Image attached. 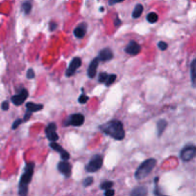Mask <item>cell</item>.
I'll list each match as a JSON object with an SVG mask.
<instances>
[{"label": "cell", "mask_w": 196, "mask_h": 196, "mask_svg": "<svg viewBox=\"0 0 196 196\" xmlns=\"http://www.w3.org/2000/svg\"><path fill=\"white\" fill-rule=\"evenodd\" d=\"M114 194H115V191H114L113 189H111V188L106 189L105 192H104V195H105V196H111V195H114Z\"/></svg>", "instance_id": "4dcf8cb0"}, {"label": "cell", "mask_w": 196, "mask_h": 196, "mask_svg": "<svg viewBox=\"0 0 196 196\" xmlns=\"http://www.w3.org/2000/svg\"><path fill=\"white\" fill-rule=\"evenodd\" d=\"M125 51L127 54H129L131 55H135L140 53V51H141V46H140L136 41H130L128 45L125 47Z\"/></svg>", "instance_id": "8fae6325"}, {"label": "cell", "mask_w": 196, "mask_h": 196, "mask_svg": "<svg viewBox=\"0 0 196 196\" xmlns=\"http://www.w3.org/2000/svg\"><path fill=\"white\" fill-rule=\"evenodd\" d=\"M113 186V183L112 182H109V181H105L103 182L102 185H100V188L102 189H104V190H106V189L108 188H111Z\"/></svg>", "instance_id": "603a6c76"}, {"label": "cell", "mask_w": 196, "mask_h": 196, "mask_svg": "<svg viewBox=\"0 0 196 196\" xmlns=\"http://www.w3.org/2000/svg\"><path fill=\"white\" fill-rule=\"evenodd\" d=\"M26 107L29 111L31 112H35V111H39L43 108V105L42 104H35L34 103H28L26 104Z\"/></svg>", "instance_id": "d6986e66"}, {"label": "cell", "mask_w": 196, "mask_h": 196, "mask_svg": "<svg viewBox=\"0 0 196 196\" xmlns=\"http://www.w3.org/2000/svg\"><path fill=\"white\" fill-rule=\"evenodd\" d=\"M46 135L47 138L50 140L51 142H55L58 140V135L57 134V125L55 123H49L48 126L46 127Z\"/></svg>", "instance_id": "52a82bcc"}, {"label": "cell", "mask_w": 196, "mask_h": 196, "mask_svg": "<svg viewBox=\"0 0 196 196\" xmlns=\"http://www.w3.org/2000/svg\"><path fill=\"white\" fill-rule=\"evenodd\" d=\"M57 169H58V171H60L61 173H62L65 177H70L72 166L67 161H64V160H63L62 162L58 163V164H57Z\"/></svg>", "instance_id": "30bf717a"}, {"label": "cell", "mask_w": 196, "mask_h": 196, "mask_svg": "<svg viewBox=\"0 0 196 196\" xmlns=\"http://www.w3.org/2000/svg\"><path fill=\"white\" fill-rule=\"evenodd\" d=\"M103 158L100 155H95L86 166V170L88 172H96L102 168Z\"/></svg>", "instance_id": "277c9868"}, {"label": "cell", "mask_w": 196, "mask_h": 196, "mask_svg": "<svg viewBox=\"0 0 196 196\" xmlns=\"http://www.w3.org/2000/svg\"><path fill=\"white\" fill-rule=\"evenodd\" d=\"M32 113H33V112H31V111H29V110L27 111V113L25 114V116H24V118H23V121H24V122H26V121H28V120H29V118L31 117Z\"/></svg>", "instance_id": "d6a6232c"}, {"label": "cell", "mask_w": 196, "mask_h": 196, "mask_svg": "<svg viewBox=\"0 0 196 196\" xmlns=\"http://www.w3.org/2000/svg\"><path fill=\"white\" fill-rule=\"evenodd\" d=\"M158 47H159L160 50L165 51V50L168 49V44H166V42H164V41H160L158 43Z\"/></svg>", "instance_id": "4316f807"}, {"label": "cell", "mask_w": 196, "mask_h": 196, "mask_svg": "<svg viewBox=\"0 0 196 196\" xmlns=\"http://www.w3.org/2000/svg\"><path fill=\"white\" fill-rule=\"evenodd\" d=\"M93 183V178L92 177H87L85 180L83 181V186L84 187H88Z\"/></svg>", "instance_id": "83f0119b"}, {"label": "cell", "mask_w": 196, "mask_h": 196, "mask_svg": "<svg viewBox=\"0 0 196 196\" xmlns=\"http://www.w3.org/2000/svg\"><path fill=\"white\" fill-rule=\"evenodd\" d=\"M146 19H148L149 23H156L157 20H158V15L155 14V12H150L146 16Z\"/></svg>", "instance_id": "44dd1931"}, {"label": "cell", "mask_w": 196, "mask_h": 196, "mask_svg": "<svg viewBox=\"0 0 196 196\" xmlns=\"http://www.w3.org/2000/svg\"><path fill=\"white\" fill-rule=\"evenodd\" d=\"M88 100V97L86 96L85 94H81L80 97H78V103L83 104V103H86Z\"/></svg>", "instance_id": "484cf974"}, {"label": "cell", "mask_w": 196, "mask_h": 196, "mask_svg": "<svg viewBox=\"0 0 196 196\" xmlns=\"http://www.w3.org/2000/svg\"><path fill=\"white\" fill-rule=\"evenodd\" d=\"M27 97H28V91L25 89H22L18 94L12 97V102L14 103V104H15V105H20V104H22L25 102Z\"/></svg>", "instance_id": "9c48e42d"}, {"label": "cell", "mask_w": 196, "mask_h": 196, "mask_svg": "<svg viewBox=\"0 0 196 196\" xmlns=\"http://www.w3.org/2000/svg\"><path fill=\"white\" fill-rule=\"evenodd\" d=\"M27 78H35V72H34V70L33 69H29L28 70V72H27Z\"/></svg>", "instance_id": "f1b7e54d"}, {"label": "cell", "mask_w": 196, "mask_h": 196, "mask_svg": "<svg viewBox=\"0 0 196 196\" xmlns=\"http://www.w3.org/2000/svg\"><path fill=\"white\" fill-rule=\"evenodd\" d=\"M143 11V5H141V4L136 5V7H135V9H134V11L132 12V17L133 18H138V17H140V16H141V15H142Z\"/></svg>", "instance_id": "ffe728a7"}, {"label": "cell", "mask_w": 196, "mask_h": 196, "mask_svg": "<svg viewBox=\"0 0 196 196\" xmlns=\"http://www.w3.org/2000/svg\"><path fill=\"white\" fill-rule=\"evenodd\" d=\"M22 9H23L25 14H29V12H31L32 6L29 2H25V3H23V5H22Z\"/></svg>", "instance_id": "cb8c5ba5"}, {"label": "cell", "mask_w": 196, "mask_h": 196, "mask_svg": "<svg viewBox=\"0 0 196 196\" xmlns=\"http://www.w3.org/2000/svg\"><path fill=\"white\" fill-rule=\"evenodd\" d=\"M190 76H191V83L192 86L196 87V58L192 60L190 66Z\"/></svg>", "instance_id": "2e32d148"}, {"label": "cell", "mask_w": 196, "mask_h": 196, "mask_svg": "<svg viewBox=\"0 0 196 196\" xmlns=\"http://www.w3.org/2000/svg\"><path fill=\"white\" fill-rule=\"evenodd\" d=\"M34 168H35L34 163H30V164H27V166H26L25 171L23 175L21 176L20 183H19V191H18L19 195H26L28 193V185L32 181Z\"/></svg>", "instance_id": "7a4b0ae2"}, {"label": "cell", "mask_w": 196, "mask_h": 196, "mask_svg": "<svg viewBox=\"0 0 196 196\" xmlns=\"http://www.w3.org/2000/svg\"><path fill=\"white\" fill-rule=\"evenodd\" d=\"M146 194H148V190L145 187H138L131 191V195L133 196H145Z\"/></svg>", "instance_id": "e0dca14e"}, {"label": "cell", "mask_w": 196, "mask_h": 196, "mask_svg": "<svg viewBox=\"0 0 196 196\" xmlns=\"http://www.w3.org/2000/svg\"><path fill=\"white\" fill-rule=\"evenodd\" d=\"M99 61H100L99 58L96 57V58H94V60L91 61V63L89 64V67H88V70H87V74H88V77L90 78H93L96 77Z\"/></svg>", "instance_id": "4fadbf2b"}, {"label": "cell", "mask_w": 196, "mask_h": 196, "mask_svg": "<svg viewBox=\"0 0 196 196\" xmlns=\"http://www.w3.org/2000/svg\"><path fill=\"white\" fill-rule=\"evenodd\" d=\"M86 30H87L86 23H81L75 29L74 35H76V37H78V38H83L84 35L86 34Z\"/></svg>", "instance_id": "9a60e30c"}, {"label": "cell", "mask_w": 196, "mask_h": 196, "mask_svg": "<svg viewBox=\"0 0 196 196\" xmlns=\"http://www.w3.org/2000/svg\"><path fill=\"white\" fill-rule=\"evenodd\" d=\"M166 125H168V123H166V121L165 120H160L159 122L157 123V134H158V136L162 135V133L164 132Z\"/></svg>", "instance_id": "ac0fdd59"}, {"label": "cell", "mask_w": 196, "mask_h": 196, "mask_svg": "<svg viewBox=\"0 0 196 196\" xmlns=\"http://www.w3.org/2000/svg\"><path fill=\"white\" fill-rule=\"evenodd\" d=\"M57 27V24L55 22H51L50 23V31H54L55 30V28Z\"/></svg>", "instance_id": "836d02e7"}, {"label": "cell", "mask_w": 196, "mask_h": 196, "mask_svg": "<svg viewBox=\"0 0 196 196\" xmlns=\"http://www.w3.org/2000/svg\"><path fill=\"white\" fill-rule=\"evenodd\" d=\"M107 78H108V74L107 73H104V72H103V73H100L99 75V81L100 83H104L107 80Z\"/></svg>", "instance_id": "d4e9b609"}, {"label": "cell", "mask_w": 196, "mask_h": 196, "mask_svg": "<svg viewBox=\"0 0 196 196\" xmlns=\"http://www.w3.org/2000/svg\"><path fill=\"white\" fill-rule=\"evenodd\" d=\"M196 155V146L195 145H187L181 151V159L184 162H188L192 160Z\"/></svg>", "instance_id": "5b68a950"}, {"label": "cell", "mask_w": 196, "mask_h": 196, "mask_svg": "<svg viewBox=\"0 0 196 196\" xmlns=\"http://www.w3.org/2000/svg\"><path fill=\"white\" fill-rule=\"evenodd\" d=\"M123 0H109V5H114V4H117V3H120V2H123Z\"/></svg>", "instance_id": "e575fe53"}, {"label": "cell", "mask_w": 196, "mask_h": 196, "mask_svg": "<svg viewBox=\"0 0 196 196\" xmlns=\"http://www.w3.org/2000/svg\"><path fill=\"white\" fill-rule=\"evenodd\" d=\"M1 108H2V110H4V111H7L9 109V103L7 102V100H6V102H3L2 103Z\"/></svg>", "instance_id": "1f68e13d"}, {"label": "cell", "mask_w": 196, "mask_h": 196, "mask_svg": "<svg viewBox=\"0 0 196 196\" xmlns=\"http://www.w3.org/2000/svg\"><path fill=\"white\" fill-rule=\"evenodd\" d=\"M120 23H121L120 19H119V18H118V17H117V18H116V21H115V25H116V26H118V25H119Z\"/></svg>", "instance_id": "d590c367"}, {"label": "cell", "mask_w": 196, "mask_h": 196, "mask_svg": "<svg viewBox=\"0 0 196 196\" xmlns=\"http://www.w3.org/2000/svg\"><path fill=\"white\" fill-rule=\"evenodd\" d=\"M21 123H22V120H21V119H17V120H16L15 122L14 123V125H12V129H16V128H17V126H18L19 125H20Z\"/></svg>", "instance_id": "f546056e"}, {"label": "cell", "mask_w": 196, "mask_h": 196, "mask_svg": "<svg viewBox=\"0 0 196 196\" xmlns=\"http://www.w3.org/2000/svg\"><path fill=\"white\" fill-rule=\"evenodd\" d=\"M50 146L54 150H55V151H57L58 153H60L61 159H62V160H64V161H68V160H69L70 154L67 151H65V150L62 148V146H60V145H57V143H55V142H51Z\"/></svg>", "instance_id": "7c38bea8"}, {"label": "cell", "mask_w": 196, "mask_h": 196, "mask_svg": "<svg viewBox=\"0 0 196 196\" xmlns=\"http://www.w3.org/2000/svg\"><path fill=\"white\" fill-rule=\"evenodd\" d=\"M84 123V116L82 114H73L69 117L67 122L64 123V125H73V126H80Z\"/></svg>", "instance_id": "8992f818"}, {"label": "cell", "mask_w": 196, "mask_h": 196, "mask_svg": "<svg viewBox=\"0 0 196 196\" xmlns=\"http://www.w3.org/2000/svg\"><path fill=\"white\" fill-rule=\"evenodd\" d=\"M113 55H114L113 52L111 51L109 48H105V49H103V50L100 52L98 58L102 61H107V60H110L111 58H113Z\"/></svg>", "instance_id": "5bb4252c"}, {"label": "cell", "mask_w": 196, "mask_h": 196, "mask_svg": "<svg viewBox=\"0 0 196 196\" xmlns=\"http://www.w3.org/2000/svg\"><path fill=\"white\" fill-rule=\"evenodd\" d=\"M116 78H117V76L116 75H108V78H107V80H106V81L104 83H105V85H107V86H109V85H111L114 81L116 80Z\"/></svg>", "instance_id": "7402d4cb"}, {"label": "cell", "mask_w": 196, "mask_h": 196, "mask_svg": "<svg viewBox=\"0 0 196 196\" xmlns=\"http://www.w3.org/2000/svg\"><path fill=\"white\" fill-rule=\"evenodd\" d=\"M100 130L105 133L106 135L112 137L113 139L121 141L125 138V129H123V123H121L120 121L112 120L110 122L104 123V125H100Z\"/></svg>", "instance_id": "6da1fadb"}, {"label": "cell", "mask_w": 196, "mask_h": 196, "mask_svg": "<svg viewBox=\"0 0 196 196\" xmlns=\"http://www.w3.org/2000/svg\"><path fill=\"white\" fill-rule=\"evenodd\" d=\"M156 160L155 159H148L145 160V162L142 163L141 166H139L138 169L135 172V178L137 180H142V179H145V177H148L149 175V173L153 170V168H155L156 166Z\"/></svg>", "instance_id": "3957f363"}, {"label": "cell", "mask_w": 196, "mask_h": 196, "mask_svg": "<svg viewBox=\"0 0 196 196\" xmlns=\"http://www.w3.org/2000/svg\"><path fill=\"white\" fill-rule=\"evenodd\" d=\"M80 65H81V60L80 57L73 58V60H72L69 64L68 69L66 70V76L67 77H72L73 75H75L77 70L80 67Z\"/></svg>", "instance_id": "ba28073f"}]
</instances>
